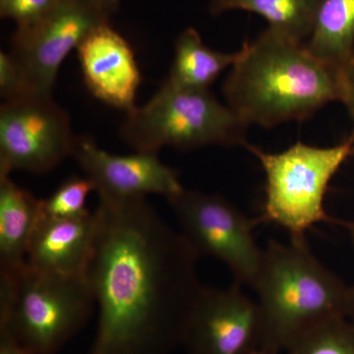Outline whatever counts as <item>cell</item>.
Listing matches in <instances>:
<instances>
[{"label":"cell","mask_w":354,"mask_h":354,"mask_svg":"<svg viewBox=\"0 0 354 354\" xmlns=\"http://www.w3.org/2000/svg\"><path fill=\"white\" fill-rule=\"evenodd\" d=\"M71 157L97 196L136 199L156 194L169 200L184 189L177 171L164 164L158 153L116 155L97 146L91 137L78 136Z\"/></svg>","instance_id":"obj_11"},{"label":"cell","mask_w":354,"mask_h":354,"mask_svg":"<svg viewBox=\"0 0 354 354\" xmlns=\"http://www.w3.org/2000/svg\"><path fill=\"white\" fill-rule=\"evenodd\" d=\"M84 82L100 101L125 113L136 106L142 76L132 46L109 23L77 48Z\"/></svg>","instance_id":"obj_12"},{"label":"cell","mask_w":354,"mask_h":354,"mask_svg":"<svg viewBox=\"0 0 354 354\" xmlns=\"http://www.w3.org/2000/svg\"><path fill=\"white\" fill-rule=\"evenodd\" d=\"M341 81V102L348 109L353 122L354 133V53L351 58L339 69Z\"/></svg>","instance_id":"obj_22"},{"label":"cell","mask_w":354,"mask_h":354,"mask_svg":"<svg viewBox=\"0 0 354 354\" xmlns=\"http://www.w3.org/2000/svg\"><path fill=\"white\" fill-rule=\"evenodd\" d=\"M95 311L85 274L62 276L27 264L0 274V335L29 354H57Z\"/></svg>","instance_id":"obj_4"},{"label":"cell","mask_w":354,"mask_h":354,"mask_svg":"<svg viewBox=\"0 0 354 354\" xmlns=\"http://www.w3.org/2000/svg\"><path fill=\"white\" fill-rule=\"evenodd\" d=\"M354 133L332 147L297 142L279 153H267L247 143L244 148L259 160L266 177L264 209L259 221L276 223L304 239L317 223L332 221L324 199L333 177L353 156Z\"/></svg>","instance_id":"obj_6"},{"label":"cell","mask_w":354,"mask_h":354,"mask_svg":"<svg viewBox=\"0 0 354 354\" xmlns=\"http://www.w3.org/2000/svg\"><path fill=\"white\" fill-rule=\"evenodd\" d=\"M241 50L221 53L204 44L194 28L184 30L174 44V62L167 80L180 87L209 90L239 59Z\"/></svg>","instance_id":"obj_15"},{"label":"cell","mask_w":354,"mask_h":354,"mask_svg":"<svg viewBox=\"0 0 354 354\" xmlns=\"http://www.w3.org/2000/svg\"><path fill=\"white\" fill-rule=\"evenodd\" d=\"M94 185L84 176H72L58 186L50 196L39 201V216L55 220L75 218L90 213L86 203Z\"/></svg>","instance_id":"obj_19"},{"label":"cell","mask_w":354,"mask_h":354,"mask_svg":"<svg viewBox=\"0 0 354 354\" xmlns=\"http://www.w3.org/2000/svg\"><path fill=\"white\" fill-rule=\"evenodd\" d=\"M247 127L209 90L180 87L165 79L145 104L127 113L120 135L135 152L158 153L164 147H245Z\"/></svg>","instance_id":"obj_5"},{"label":"cell","mask_w":354,"mask_h":354,"mask_svg":"<svg viewBox=\"0 0 354 354\" xmlns=\"http://www.w3.org/2000/svg\"><path fill=\"white\" fill-rule=\"evenodd\" d=\"M353 156H354V147H353Z\"/></svg>","instance_id":"obj_28"},{"label":"cell","mask_w":354,"mask_h":354,"mask_svg":"<svg viewBox=\"0 0 354 354\" xmlns=\"http://www.w3.org/2000/svg\"><path fill=\"white\" fill-rule=\"evenodd\" d=\"M183 239L199 257L211 256L227 266L234 283L255 288L264 250L250 220L223 196L184 189L169 200Z\"/></svg>","instance_id":"obj_7"},{"label":"cell","mask_w":354,"mask_h":354,"mask_svg":"<svg viewBox=\"0 0 354 354\" xmlns=\"http://www.w3.org/2000/svg\"><path fill=\"white\" fill-rule=\"evenodd\" d=\"M305 46L324 64L341 69L354 53V0H322Z\"/></svg>","instance_id":"obj_16"},{"label":"cell","mask_w":354,"mask_h":354,"mask_svg":"<svg viewBox=\"0 0 354 354\" xmlns=\"http://www.w3.org/2000/svg\"><path fill=\"white\" fill-rule=\"evenodd\" d=\"M349 288L317 259L305 237L270 241L254 288L262 320L261 348L286 353L316 324L346 317Z\"/></svg>","instance_id":"obj_3"},{"label":"cell","mask_w":354,"mask_h":354,"mask_svg":"<svg viewBox=\"0 0 354 354\" xmlns=\"http://www.w3.org/2000/svg\"><path fill=\"white\" fill-rule=\"evenodd\" d=\"M346 318L354 325V286L349 288L348 307H346Z\"/></svg>","instance_id":"obj_25"},{"label":"cell","mask_w":354,"mask_h":354,"mask_svg":"<svg viewBox=\"0 0 354 354\" xmlns=\"http://www.w3.org/2000/svg\"><path fill=\"white\" fill-rule=\"evenodd\" d=\"M241 288L204 286L184 330L181 346L187 354H247L261 348L259 305Z\"/></svg>","instance_id":"obj_10"},{"label":"cell","mask_w":354,"mask_h":354,"mask_svg":"<svg viewBox=\"0 0 354 354\" xmlns=\"http://www.w3.org/2000/svg\"><path fill=\"white\" fill-rule=\"evenodd\" d=\"M322 0H209L216 15L230 11H246L264 18L268 28L305 43Z\"/></svg>","instance_id":"obj_17"},{"label":"cell","mask_w":354,"mask_h":354,"mask_svg":"<svg viewBox=\"0 0 354 354\" xmlns=\"http://www.w3.org/2000/svg\"><path fill=\"white\" fill-rule=\"evenodd\" d=\"M109 15L94 0H58L34 24L16 29L10 53L23 65L38 95H51L60 66Z\"/></svg>","instance_id":"obj_9"},{"label":"cell","mask_w":354,"mask_h":354,"mask_svg":"<svg viewBox=\"0 0 354 354\" xmlns=\"http://www.w3.org/2000/svg\"><path fill=\"white\" fill-rule=\"evenodd\" d=\"M247 354H283L281 353H277V351H270V349L266 348H257L255 351H251V353Z\"/></svg>","instance_id":"obj_26"},{"label":"cell","mask_w":354,"mask_h":354,"mask_svg":"<svg viewBox=\"0 0 354 354\" xmlns=\"http://www.w3.org/2000/svg\"><path fill=\"white\" fill-rule=\"evenodd\" d=\"M39 201L10 176H0V274H14L27 263Z\"/></svg>","instance_id":"obj_14"},{"label":"cell","mask_w":354,"mask_h":354,"mask_svg":"<svg viewBox=\"0 0 354 354\" xmlns=\"http://www.w3.org/2000/svg\"><path fill=\"white\" fill-rule=\"evenodd\" d=\"M38 95L23 65L9 51L0 53V95L13 102Z\"/></svg>","instance_id":"obj_20"},{"label":"cell","mask_w":354,"mask_h":354,"mask_svg":"<svg viewBox=\"0 0 354 354\" xmlns=\"http://www.w3.org/2000/svg\"><path fill=\"white\" fill-rule=\"evenodd\" d=\"M75 137L68 114L51 95L2 102L0 176L51 171L71 157Z\"/></svg>","instance_id":"obj_8"},{"label":"cell","mask_w":354,"mask_h":354,"mask_svg":"<svg viewBox=\"0 0 354 354\" xmlns=\"http://www.w3.org/2000/svg\"><path fill=\"white\" fill-rule=\"evenodd\" d=\"M239 50L223 92L246 127L304 121L341 102L339 69L314 57L305 43L267 28Z\"/></svg>","instance_id":"obj_2"},{"label":"cell","mask_w":354,"mask_h":354,"mask_svg":"<svg viewBox=\"0 0 354 354\" xmlns=\"http://www.w3.org/2000/svg\"><path fill=\"white\" fill-rule=\"evenodd\" d=\"M58 0H0V15L12 20L19 28L28 27L41 19Z\"/></svg>","instance_id":"obj_21"},{"label":"cell","mask_w":354,"mask_h":354,"mask_svg":"<svg viewBox=\"0 0 354 354\" xmlns=\"http://www.w3.org/2000/svg\"><path fill=\"white\" fill-rule=\"evenodd\" d=\"M85 277L97 310L88 354H171L204 286L180 232L146 198L99 196Z\"/></svg>","instance_id":"obj_1"},{"label":"cell","mask_w":354,"mask_h":354,"mask_svg":"<svg viewBox=\"0 0 354 354\" xmlns=\"http://www.w3.org/2000/svg\"><path fill=\"white\" fill-rule=\"evenodd\" d=\"M94 1L109 15L115 12L120 3V0H94Z\"/></svg>","instance_id":"obj_24"},{"label":"cell","mask_w":354,"mask_h":354,"mask_svg":"<svg viewBox=\"0 0 354 354\" xmlns=\"http://www.w3.org/2000/svg\"><path fill=\"white\" fill-rule=\"evenodd\" d=\"M0 354H29L19 348L15 342L4 335H0Z\"/></svg>","instance_id":"obj_23"},{"label":"cell","mask_w":354,"mask_h":354,"mask_svg":"<svg viewBox=\"0 0 354 354\" xmlns=\"http://www.w3.org/2000/svg\"><path fill=\"white\" fill-rule=\"evenodd\" d=\"M94 213L75 218L39 216L27 254V264L62 276L85 274L95 237Z\"/></svg>","instance_id":"obj_13"},{"label":"cell","mask_w":354,"mask_h":354,"mask_svg":"<svg viewBox=\"0 0 354 354\" xmlns=\"http://www.w3.org/2000/svg\"><path fill=\"white\" fill-rule=\"evenodd\" d=\"M286 353L354 354V325L344 316L324 320L302 333Z\"/></svg>","instance_id":"obj_18"},{"label":"cell","mask_w":354,"mask_h":354,"mask_svg":"<svg viewBox=\"0 0 354 354\" xmlns=\"http://www.w3.org/2000/svg\"><path fill=\"white\" fill-rule=\"evenodd\" d=\"M348 230L351 232V241H353V246L354 249V221L353 223H349Z\"/></svg>","instance_id":"obj_27"}]
</instances>
